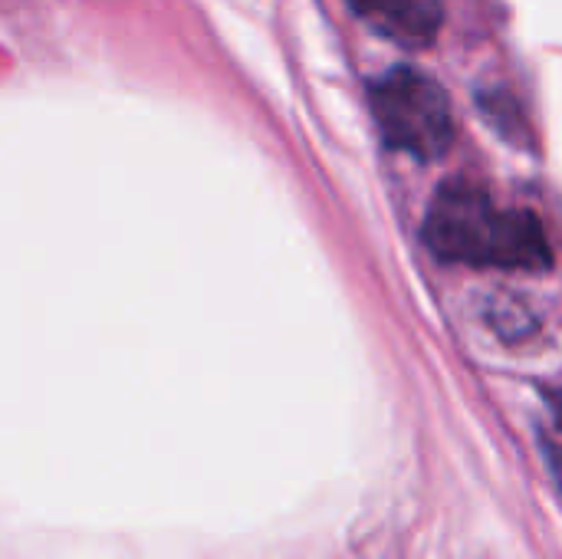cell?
Returning <instances> with one entry per match:
<instances>
[{
  "label": "cell",
  "instance_id": "1",
  "mask_svg": "<svg viewBox=\"0 0 562 559\" xmlns=\"http://www.w3.org/2000/svg\"><path fill=\"white\" fill-rule=\"evenodd\" d=\"M425 237L441 260L501 270H547L550 237L533 211L497 208L494 198L464 178L445 181L431 201Z\"/></svg>",
  "mask_w": 562,
  "mask_h": 559
},
{
  "label": "cell",
  "instance_id": "2",
  "mask_svg": "<svg viewBox=\"0 0 562 559\" xmlns=\"http://www.w3.org/2000/svg\"><path fill=\"white\" fill-rule=\"evenodd\" d=\"M372 109L389 145L431 161L454 142V109L448 92L422 69L395 66L372 86Z\"/></svg>",
  "mask_w": 562,
  "mask_h": 559
},
{
  "label": "cell",
  "instance_id": "3",
  "mask_svg": "<svg viewBox=\"0 0 562 559\" xmlns=\"http://www.w3.org/2000/svg\"><path fill=\"white\" fill-rule=\"evenodd\" d=\"M352 7L385 36L422 46L428 43L445 16L441 0H352Z\"/></svg>",
  "mask_w": 562,
  "mask_h": 559
},
{
  "label": "cell",
  "instance_id": "4",
  "mask_svg": "<svg viewBox=\"0 0 562 559\" xmlns=\"http://www.w3.org/2000/svg\"><path fill=\"white\" fill-rule=\"evenodd\" d=\"M553 412H557V422H560V428H562V392L553 395Z\"/></svg>",
  "mask_w": 562,
  "mask_h": 559
}]
</instances>
